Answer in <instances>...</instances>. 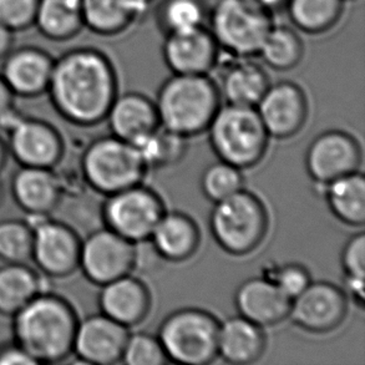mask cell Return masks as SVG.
I'll use <instances>...</instances> for the list:
<instances>
[{"mask_svg":"<svg viewBox=\"0 0 365 365\" xmlns=\"http://www.w3.org/2000/svg\"><path fill=\"white\" fill-rule=\"evenodd\" d=\"M344 293L348 298L356 303L359 308L364 307L365 292L364 279L361 278H354V277L344 276Z\"/></svg>","mask_w":365,"mask_h":365,"instance_id":"cell-41","label":"cell"},{"mask_svg":"<svg viewBox=\"0 0 365 365\" xmlns=\"http://www.w3.org/2000/svg\"><path fill=\"white\" fill-rule=\"evenodd\" d=\"M210 230L223 251L232 256H246L258 248L266 237V207L256 195L242 188L215 202Z\"/></svg>","mask_w":365,"mask_h":365,"instance_id":"cell-5","label":"cell"},{"mask_svg":"<svg viewBox=\"0 0 365 365\" xmlns=\"http://www.w3.org/2000/svg\"><path fill=\"white\" fill-rule=\"evenodd\" d=\"M361 163L359 143L341 130H329L318 135L306 153L307 173L318 186L356 173Z\"/></svg>","mask_w":365,"mask_h":365,"instance_id":"cell-14","label":"cell"},{"mask_svg":"<svg viewBox=\"0 0 365 365\" xmlns=\"http://www.w3.org/2000/svg\"><path fill=\"white\" fill-rule=\"evenodd\" d=\"M266 278L273 282L289 299L296 298L311 283V274L306 267L298 263L271 267L267 269Z\"/></svg>","mask_w":365,"mask_h":365,"instance_id":"cell-37","label":"cell"},{"mask_svg":"<svg viewBox=\"0 0 365 365\" xmlns=\"http://www.w3.org/2000/svg\"><path fill=\"white\" fill-rule=\"evenodd\" d=\"M201 188L208 200L217 202L242 190V173L231 163L220 160L205 168L201 178Z\"/></svg>","mask_w":365,"mask_h":365,"instance_id":"cell-35","label":"cell"},{"mask_svg":"<svg viewBox=\"0 0 365 365\" xmlns=\"http://www.w3.org/2000/svg\"><path fill=\"white\" fill-rule=\"evenodd\" d=\"M136 243L101 226L88 233L80 245L79 268L96 286L126 276L136 267Z\"/></svg>","mask_w":365,"mask_h":365,"instance_id":"cell-11","label":"cell"},{"mask_svg":"<svg viewBox=\"0 0 365 365\" xmlns=\"http://www.w3.org/2000/svg\"><path fill=\"white\" fill-rule=\"evenodd\" d=\"M54 60L49 51L39 46H14L1 60L0 75L15 98L34 99L46 94Z\"/></svg>","mask_w":365,"mask_h":365,"instance_id":"cell-18","label":"cell"},{"mask_svg":"<svg viewBox=\"0 0 365 365\" xmlns=\"http://www.w3.org/2000/svg\"><path fill=\"white\" fill-rule=\"evenodd\" d=\"M163 213V200L143 183L105 196L101 206L105 227L136 245L148 242Z\"/></svg>","mask_w":365,"mask_h":365,"instance_id":"cell-9","label":"cell"},{"mask_svg":"<svg viewBox=\"0 0 365 365\" xmlns=\"http://www.w3.org/2000/svg\"><path fill=\"white\" fill-rule=\"evenodd\" d=\"M206 0H161L156 21L163 35L207 26Z\"/></svg>","mask_w":365,"mask_h":365,"instance_id":"cell-32","label":"cell"},{"mask_svg":"<svg viewBox=\"0 0 365 365\" xmlns=\"http://www.w3.org/2000/svg\"><path fill=\"white\" fill-rule=\"evenodd\" d=\"M292 301L266 277L242 282L235 293L238 314L257 326L272 327L288 318Z\"/></svg>","mask_w":365,"mask_h":365,"instance_id":"cell-19","label":"cell"},{"mask_svg":"<svg viewBox=\"0 0 365 365\" xmlns=\"http://www.w3.org/2000/svg\"><path fill=\"white\" fill-rule=\"evenodd\" d=\"M138 1H141V3H143V4L150 6V5H151V3H153V0H138Z\"/></svg>","mask_w":365,"mask_h":365,"instance_id":"cell-47","label":"cell"},{"mask_svg":"<svg viewBox=\"0 0 365 365\" xmlns=\"http://www.w3.org/2000/svg\"><path fill=\"white\" fill-rule=\"evenodd\" d=\"M207 131L218 158L240 170L253 168L264 158L269 136L256 108L221 105Z\"/></svg>","mask_w":365,"mask_h":365,"instance_id":"cell-4","label":"cell"},{"mask_svg":"<svg viewBox=\"0 0 365 365\" xmlns=\"http://www.w3.org/2000/svg\"><path fill=\"white\" fill-rule=\"evenodd\" d=\"M39 0H0V23L16 33L34 25Z\"/></svg>","mask_w":365,"mask_h":365,"instance_id":"cell-38","label":"cell"},{"mask_svg":"<svg viewBox=\"0 0 365 365\" xmlns=\"http://www.w3.org/2000/svg\"><path fill=\"white\" fill-rule=\"evenodd\" d=\"M121 361L128 365H163L168 361L158 336L148 333L128 334Z\"/></svg>","mask_w":365,"mask_h":365,"instance_id":"cell-36","label":"cell"},{"mask_svg":"<svg viewBox=\"0 0 365 365\" xmlns=\"http://www.w3.org/2000/svg\"><path fill=\"white\" fill-rule=\"evenodd\" d=\"M3 198H4V187H3V182L0 180V205L3 202Z\"/></svg>","mask_w":365,"mask_h":365,"instance_id":"cell-46","label":"cell"},{"mask_svg":"<svg viewBox=\"0 0 365 365\" xmlns=\"http://www.w3.org/2000/svg\"><path fill=\"white\" fill-rule=\"evenodd\" d=\"M274 23L272 13L251 0H216L208 10L207 28L223 54L258 55Z\"/></svg>","mask_w":365,"mask_h":365,"instance_id":"cell-7","label":"cell"},{"mask_svg":"<svg viewBox=\"0 0 365 365\" xmlns=\"http://www.w3.org/2000/svg\"><path fill=\"white\" fill-rule=\"evenodd\" d=\"M344 3V0H287L284 9L294 29L319 35L339 23Z\"/></svg>","mask_w":365,"mask_h":365,"instance_id":"cell-30","label":"cell"},{"mask_svg":"<svg viewBox=\"0 0 365 365\" xmlns=\"http://www.w3.org/2000/svg\"><path fill=\"white\" fill-rule=\"evenodd\" d=\"M33 251V230L21 220L0 221V261L29 263Z\"/></svg>","mask_w":365,"mask_h":365,"instance_id":"cell-34","label":"cell"},{"mask_svg":"<svg viewBox=\"0 0 365 365\" xmlns=\"http://www.w3.org/2000/svg\"><path fill=\"white\" fill-rule=\"evenodd\" d=\"M217 68L221 69L217 84L221 98L227 104L256 108L269 86V79L263 66L253 61L252 58L228 55L226 60L221 51L216 69Z\"/></svg>","mask_w":365,"mask_h":365,"instance_id":"cell-20","label":"cell"},{"mask_svg":"<svg viewBox=\"0 0 365 365\" xmlns=\"http://www.w3.org/2000/svg\"><path fill=\"white\" fill-rule=\"evenodd\" d=\"M304 55V45L293 26L273 23L257 56L278 71L294 69Z\"/></svg>","mask_w":365,"mask_h":365,"instance_id":"cell-31","label":"cell"},{"mask_svg":"<svg viewBox=\"0 0 365 365\" xmlns=\"http://www.w3.org/2000/svg\"><path fill=\"white\" fill-rule=\"evenodd\" d=\"M8 148H6V143H5L4 138L0 136V173L3 171V168L6 165V160H8Z\"/></svg>","mask_w":365,"mask_h":365,"instance_id":"cell-45","label":"cell"},{"mask_svg":"<svg viewBox=\"0 0 365 365\" xmlns=\"http://www.w3.org/2000/svg\"><path fill=\"white\" fill-rule=\"evenodd\" d=\"M15 33L0 23V60L4 59L14 48Z\"/></svg>","mask_w":365,"mask_h":365,"instance_id":"cell-42","label":"cell"},{"mask_svg":"<svg viewBox=\"0 0 365 365\" xmlns=\"http://www.w3.org/2000/svg\"><path fill=\"white\" fill-rule=\"evenodd\" d=\"M15 203L28 216H51L61 201L53 168L20 166L10 182Z\"/></svg>","mask_w":365,"mask_h":365,"instance_id":"cell-21","label":"cell"},{"mask_svg":"<svg viewBox=\"0 0 365 365\" xmlns=\"http://www.w3.org/2000/svg\"><path fill=\"white\" fill-rule=\"evenodd\" d=\"M266 349V336L262 327L242 316L227 318L220 323L217 356L236 365L255 363Z\"/></svg>","mask_w":365,"mask_h":365,"instance_id":"cell-25","label":"cell"},{"mask_svg":"<svg viewBox=\"0 0 365 365\" xmlns=\"http://www.w3.org/2000/svg\"><path fill=\"white\" fill-rule=\"evenodd\" d=\"M13 318V341L38 365L58 364L73 356L78 316L63 297L45 291Z\"/></svg>","mask_w":365,"mask_h":365,"instance_id":"cell-2","label":"cell"},{"mask_svg":"<svg viewBox=\"0 0 365 365\" xmlns=\"http://www.w3.org/2000/svg\"><path fill=\"white\" fill-rule=\"evenodd\" d=\"M251 1L263 9L268 10L272 14H273V11L284 8L287 3V0H251Z\"/></svg>","mask_w":365,"mask_h":365,"instance_id":"cell-44","label":"cell"},{"mask_svg":"<svg viewBox=\"0 0 365 365\" xmlns=\"http://www.w3.org/2000/svg\"><path fill=\"white\" fill-rule=\"evenodd\" d=\"M187 138L158 126L133 146L138 148L148 168H170L183 158L187 148Z\"/></svg>","mask_w":365,"mask_h":365,"instance_id":"cell-33","label":"cell"},{"mask_svg":"<svg viewBox=\"0 0 365 365\" xmlns=\"http://www.w3.org/2000/svg\"><path fill=\"white\" fill-rule=\"evenodd\" d=\"M15 96L5 84L4 80L0 75V116L11 109L14 105Z\"/></svg>","mask_w":365,"mask_h":365,"instance_id":"cell-43","label":"cell"},{"mask_svg":"<svg viewBox=\"0 0 365 365\" xmlns=\"http://www.w3.org/2000/svg\"><path fill=\"white\" fill-rule=\"evenodd\" d=\"M46 94L68 123L83 128L99 125L118 95L114 64L93 46L69 49L55 58Z\"/></svg>","mask_w":365,"mask_h":365,"instance_id":"cell-1","label":"cell"},{"mask_svg":"<svg viewBox=\"0 0 365 365\" xmlns=\"http://www.w3.org/2000/svg\"><path fill=\"white\" fill-rule=\"evenodd\" d=\"M221 99L210 75L173 74L160 86L153 103L160 126L187 138L207 130Z\"/></svg>","mask_w":365,"mask_h":365,"instance_id":"cell-3","label":"cell"},{"mask_svg":"<svg viewBox=\"0 0 365 365\" xmlns=\"http://www.w3.org/2000/svg\"><path fill=\"white\" fill-rule=\"evenodd\" d=\"M80 168L89 188L103 196L143 183L148 173L138 148L114 135L89 143L80 158Z\"/></svg>","mask_w":365,"mask_h":365,"instance_id":"cell-6","label":"cell"},{"mask_svg":"<svg viewBox=\"0 0 365 365\" xmlns=\"http://www.w3.org/2000/svg\"><path fill=\"white\" fill-rule=\"evenodd\" d=\"M344 1H351V0H344Z\"/></svg>","mask_w":365,"mask_h":365,"instance_id":"cell-48","label":"cell"},{"mask_svg":"<svg viewBox=\"0 0 365 365\" xmlns=\"http://www.w3.org/2000/svg\"><path fill=\"white\" fill-rule=\"evenodd\" d=\"M346 311L348 297L341 287L329 282H311L292 299L288 318L303 331L328 333L341 326Z\"/></svg>","mask_w":365,"mask_h":365,"instance_id":"cell-12","label":"cell"},{"mask_svg":"<svg viewBox=\"0 0 365 365\" xmlns=\"http://www.w3.org/2000/svg\"><path fill=\"white\" fill-rule=\"evenodd\" d=\"M33 26L50 41L74 39L84 29L80 0H39Z\"/></svg>","mask_w":365,"mask_h":365,"instance_id":"cell-29","label":"cell"},{"mask_svg":"<svg viewBox=\"0 0 365 365\" xmlns=\"http://www.w3.org/2000/svg\"><path fill=\"white\" fill-rule=\"evenodd\" d=\"M84 28L99 36H116L148 11L138 0H80Z\"/></svg>","mask_w":365,"mask_h":365,"instance_id":"cell-26","label":"cell"},{"mask_svg":"<svg viewBox=\"0 0 365 365\" xmlns=\"http://www.w3.org/2000/svg\"><path fill=\"white\" fill-rule=\"evenodd\" d=\"M6 133L8 153L19 166L53 168L64 156V140L44 120L23 114Z\"/></svg>","mask_w":365,"mask_h":365,"instance_id":"cell-13","label":"cell"},{"mask_svg":"<svg viewBox=\"0 0 365 365\" xmlns=\"http://www.w3.org/2000/svg\"><path fill=\"white\" fill-rule=\"evenodd\" d=\"M0 365H38L14 341L0 346Z\"/></svg>","mask_w":365,"mask_h":365,"instance_id":"cell-40","label":"cell"},{"mask_svg":"<svg viewBox=\"0 0 365 365\" xmlns=\"http://www.w3.org/2000/svg\"><path fill=\"white\" fill-rule=\"evenodd\" d=\"M165 64L173 74L210 75L217 66L221 49L207 26L165 35Z\"/></svg>","mask_w":365,"mask_h":365,"instance_id":"cell-16","label":"cell"},{"mask_svg":"<svg viewBox=\"0 0 365 365\" xmlns=\"http://www.w3.org/2000/svg\"><path fill=\"white\" fill-rule=\"evenodd\" d=\"M41 276L28 263H4L0 267V316H14L45 291Z\"/></svg>","mask_w":365,"mask_h":365,"instance_id":"cell-27","label":"cell"},{"mask_svg":"<svg viewBox=\"0 0 365 365\" xmlns=\"http://www.w3.org/2000/svg\"><path fill=\"white\" fill-rule=\"evenodd\" d=\"M256 110L268 136H294L306 123L308 103L304 91L293 81L269 84L256 105Z\"/></svg>","mask_w":365,"mask_h":365,"instance_id":"cell-15","label":"cell"},{"mask_svg":"<svg viewBox=\"0 0 365 365\" xmlns=\"http://www.w3.org/2000/svg\"><path fill=\"white\" fill-rule=\"evenodd\" d=\"M148 242L160 258L182 262L193 256L200 245L197 223L186 213L166 212L153 228Z\"/></svg>","mask_w":365,"mask_h":365,"instance_id":"cell-24","label":"cell"},{"mask_svg":"<svg viewBox=\"0 0 365 365\" xmlns=\"http://www.w3.org/2000/svg\"><path fill=\"white\" fill-rule=\"evenodd\" d=\"M105 121L114 136L133 145L160 126L155 103L135 91L116 95Z\"/></svg>","mask_w":365,"mask_h":365,"instance_id":"cell-23","label":"cell"},{"mask_svg":"<svg viewBox=\"0 0 365 365\" xmlns=\"http://www.w3.org/2000/svg\"><path fill=\"white\" fill-rule=\"evenodd\" d=\"M341 267L344 276L365 278V235H353L341 251Z\"/></svg>","mask_w":365,"mask_h":365,"instance_id":"cell-39","label":"cell"},{"mask_svg":"<svg viewBox=\"0 0 365 365\" xmlns=\"http://www.w3.org/2000/svg\"><path fill=\"white\" fill-rule=\"evenodd\" d=\"M98 301L101 313L126 328L141 323L151 307L148 287L131 274L101 286Z\"/></svg>","mask_w":365,"mask_h":365,"instance_id":"cell-22","label":"cell"},{"mask_svg":"<svg viewBox=\"0 0 365 365\" xmlns=\"http://www.w3.org/2000/svg\"><path fill=\"white\" fill-rule=\"evenodd\" d=\"M128 336V328L104 313L91 314L78 322L73 356L85 364H115L121 361Z\"/></svg>","mask_w":365,"mask_h":365,"instance_id":"cell-17","label":"cell"},{"mask_svg":"<svg viewBox=\"0 0 365 365\" xmlns=\"http://www.w3.org/2000/svg\"><path fill=\"white\" fill-rule=\"evenodd\" d=\"M331 212L341 222L361 227L365 223V178L359 171L318 186Z\"/></svg>","mask_w":365,"mask_h":365,"instance_id":"cell-28","label":"cell"},{"mask_svg":"<svg viewBox=\"0 0 365 365\" xmlns=\"http://www.w3.org/2000/svg\"><path fill=\"white\" fill-rule=\"evenodd\" d=\"M218 326L205 309L181 308L163 319L158 338L168 361L206 365L217 358Z\"/></svg>","mask_w":365,"mask_h":365,"instance_id":"cell-8","label":"cell"},{"mask_svg":"<svg viewBox=\"0 0 365 365\" xmlns=\"http://www.w3.org/2000/svg\"><path fill=\"white\" fill-rule=\"evenodd\" d=\"M25 221L33 230L31 261L36 269L51 278L71 276L79 268V235L51 216H28Z\"/></svg>","mask_w":365,"mask_h":365,"instance_id":"cell-10","label":"cell"}]
</instances>
